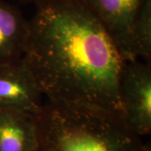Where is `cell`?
Here are the masks:
<instances>
[{
	"instance_id": "4",
	"label": "cell",
	"mask_w": 151,
	"mask_h": 151,
	"mask_svg": "<svg viewBox=\"0 0 151 151\" xmlns=\"http://www.w3.org/2000/svg\"><path fill=\"white\" fill-rule=\"evenodd\" d=\"M44 97L35 76L23 57L0 65V109L35 116L45 103Z\"/></svg>"
},
{
	"instance_id": "3",
	"label": "cell",
	"mask_w": 151,
	"mask_h": 151,
	"mask_svg": "<svg viewBox=\"0 0 151 151\" xmlns=\"http://www.w3.org/2000/svg\"><path fill=\"white\" fill-rule=\"evenodd\" d=\"M122 119L139 136L151 133V64L125 61L119 79Z\"/></svg>"
},
{
	"instance_id": "5",
	"label": "cell",
	"mask_w": 151,
	"mask_h": 151,
	"mask_svg": "<svg viewBox=\"0 0 151 151\" xmlns=\"http://www.w3.org/2000/svg\"><path fill=\"white\" fill-rule=\"evenodd\" d=\"M101 20L112 36L125 61L133 58L131 29L145 0H82Z\"/></svg>"
},
{
	"instance_id": "2",
	"label": "cell",
	"mask_w": 151,
	"mask_h": 151,
	"mask_svg": "<svg viewBox=\"0 0 151 151\" xmlns=\"http://www.w3.org/2000/svg\"><path fill=\"white\" fill-rule=\"evenodd\" d=\"M40 151H140L122 117L87 104L48 100L35 116Z\"/></svg>"
},
{
	"instance_id": "6",
	"label": "cell",
	"mask_w": 151,
	"mask_h": 151,
	"mask_svg": "<svg viewBox=\"0 0 151 151\" xmlns=\"http://www.w3.org/2000/svg\"><path fill=\"white\" fill-rule=\"evenodd\" d=\"M29 21L15 4L0 0V65L23 57Z\"/></svg>"
},
{
	"instance_id": "10",
	"label": "cell",
	"mask_w": 151,
	"mask_h": 151,
	"mask_svg": "<svg viewBox=\"0 0 151 151\" xmlns=\"http://www.w3.org/2000/svg\"><path fill=\"white\" fill-rule=\"evenodd\" d=\"M140 151H151L150 143H144Z\"/></svg>"
},
{
	"instance_id": "1",
	"label": "cell",
	"mask_w": 151,
	"mask_h": 151,
	"mask_svg": "<svg viewBox=\"0 0 151 151\" xmlns=\"http://www.w3.org/2000/svg\"><path fill=\"white\" fill-rule=\"evenodd\" d=\"M36 8L23 58L45 97L122 117L119 79L125 60L101 20L82 0H48Z\"/></svg>"
},
{
	"instance_id": "9",
	"label": "cell",
	"mask_w": 151,
	"mask_h": 151,
	"mask_svg": "<svg viewBox=\"0 0 151 151\" xmlns=\"http://www.w3.org/2000/svg\"><path fill=\"white\" fill-rule=\"evenodd\" d=\"M17 2H19V4H34L35 5H38L41 3H44L45 1H48V0H15Z\"/></svg>"
},
{
	"instance_id": "7",
	"label": "cell",
	"mask_w": 151,
	"mask_h": 151,
	"mask_svg": "<svg viewBox=\"0 0 151 151\" xmlns=\"http://www.w3.org/2000/svg\"><path fill=\"white\" fill-rule=\"evenodd\" d=\"M0 151H40L35 116L0 109Z\"/></svg>"
},
{
	"instance_id": "8",
	"label": "cell",
	"mask_w": 151,
	"mask_h": 151,
	"mask_svg": "<svg viewBox=\"0 0 151 151\" xmlns=\"http://www.w3.org/2000/svg\"><path fill=\"white\" fill-rule=\"evenodd\" d=\"M130 48L134 59L151 60V0H145L138 11L131 29Z\"/></svg>"
}]
</instances>
